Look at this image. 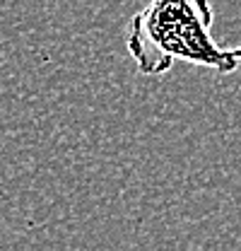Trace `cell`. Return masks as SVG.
<instances>
[{
	"label": "cell",
	"instance_id": "6da1fadb",
	"mask_svg": "<svg viewBox=\"0 0 241 251\" xmlns=\"http://www.w3.org/2000/svg\"><path fill=\"white\" fill-rule=\"evenodd\" d=\"M212 22L210 0H150L125 25V51L145 77H164L176 61L232 75L239 61L215 41Z\"/></svg>",
	"mask_w": 241,
	"mask_h": 251
},
{
	"label": "cell",
	"instance_id": "7a4b0ae2",
	"mask_svg": "<svg viewBox=\"0 0 241 251\" xmlns=\"http://www.w3.org/2000/svg\"><path fill=\"white\" fill-rule=\"evenodd\" d=\"M232 53H234V58H237V61L241 63V44L237 46V49H232Z\"/></svg>",
	"mask_w": 241,
	"mask_h": 251
}]
</instances>
